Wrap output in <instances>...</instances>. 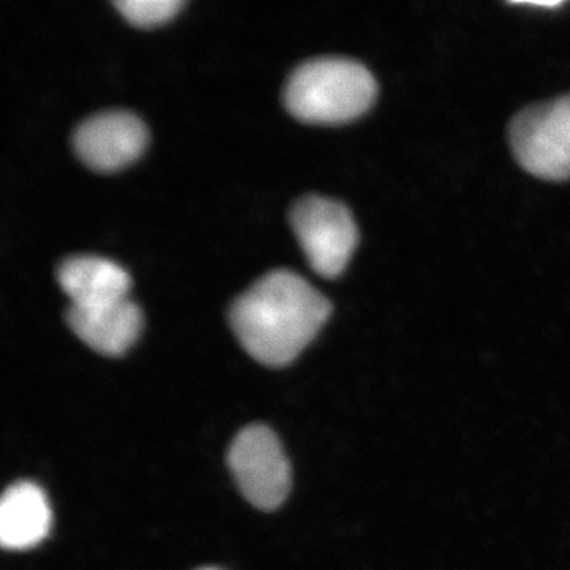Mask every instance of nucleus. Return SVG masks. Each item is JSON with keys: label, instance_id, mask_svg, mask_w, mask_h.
I'll return each instance as SVG.
<instances>
[{"label": "nucleus", "instance_id": "8", "mask_svg": "<svg viewBox=\"0 0 570 570\" xmlns=\"http://www.w3.org/2000/svg\"><path fill=\"white\" fill-rule=\"evenodd\" d=\"M56 277L70 306L92 307L127 298L130 277L115 262L96 255L63 258Z\"/></svg>", "mask_w": 570, "mask_h": 570}, {"label": "nucleus", "instance_id": "3", "mask_svg": "<svg viewBox=\"0 0 570 570\" xmlns=\"http://www.w3.org/2000/svg\"><path fill=\"white\" fill-rule=\"evenodd\" d=\"M288 220L311 268L326 279L340 276L358 243V230L346 205L305 195L292 205Z\"/></svg>", "mask_w": 570, "mask_h": 570}, {"label": "nucleus", "instance_id": "12", "mask_svg": "<svg viewBox=\"0 0 570 570\" xmlns=\"http://www.w3.org/2000/svg\"><path fill=\"white\" fill-rule=\"evenodd\" d=\"M200 570H217V569H200Z\"/></svg>", "mask_w": 570, "mask_h": 570}, {"label": "nucleus", "instance_id": "11", "mask_svg": "<svg viewBox=\"0 0 570 570\" xmlns=\"http://www.w3.org/2000/svg\"><path fill=\"white\" fill-rule=\"evenodd\" d=\"M530 6V7H542V9H557L561 6V2H517V6Z\"/></svg>", "mask_w": 570, "mask_h": 570}, {"label": "nucleus", "instance_id": "1", "mask_svg": "<svg viewBox=\"0 0 570 570\" xmlns=\"http://www.w3.org/2000/svg\"><path fill=\"white\" fill-rule=\"evenodd\" d=\"M332 314V303L288 269L258 277L228 311L243 348L266 366L294 362Z\"/></svg>", "mask_w": 570, "mask_h": 570}, {"label": "nucleus", "instance_id": "10", "mask_svg": "<svg viewBox=\"0 0 570 570\" xmlns=\"http://www.w3.org/2000/svg\"><path fill=\"white\" fill-rule=\"evenodd\" d=\"M112 6L130 24L138 28L163 24L181 9V0H116Z\"/></svg>", "mask_w": 570, "mask_h": 570}, {"label": "nucleus", "instance_id": "4", "mask_svg": "<svg viewBox=\"0 0 570 570\" xmlns=\"http://www.w3.org/2000/svg\"><path fill=\"white\" fill-rule=\"evenodd\" d=\"M510 145L528 174L549 181L570 178V94L521 111Z\"/></svg>", "mask_w": 570, "mask_h": 570}, {"label": "nucleus", "instance_id": "2", "mask_svg": "<svg viewBox=\"0 0 570 570\" xmlns=\"http://www.w3.org/2000/svg\"><path fill=\"white\" fill-rule=\"evenodd\" d=\"M377 85L371 71L347 58L325 56L299 63L284 86V105L298 121H352L373 107Z\"/></svg>", "mask_w": 570, "mask_h": 570}, {"label": "nucleus", "instance_id": "5", "mask_svg": "<svg viewBox=\"0 0 570 570\" xmlns=\"http://www.w3.org/2000/svg\"><path fill=\"white\" fill-rule=\"evenodd\" d=\"M228 466L239 491L262 510L283 505L291 491V464L279 439L264 425L239 431L228 450Z\"/></svg>", "mask_w": 570, "mask_h": 570}, {"label": "nucleus", "instance_id": "6", "mask_svg": "<svg viewBox=\"0 0 570 570\" xmlns=\"http://www.w3.org/2000/svg\"><path fill=\"white\" fill-rule=\"evenodd\" d=\"M148 130L134 112H96L78 124L71 145L78 159L96 171H116L132 164L145 151Z\"/></svg>", "mask_w": 570, "mask_h": 570}, {"label": "nucleus", "instance_id": "9", "mask_svg": "<svg viewBox=\"0 0 570 570\" xmlns=\"http://www.w3.org/2000/svg\"><path fill=\"white\" fill-rule=\"evenodd\" d=\"M47 494L32 482L11 485L0 501V540L3 549L28 550L47 539L51 530Z\"/></svg>", "mask_w": 570, "mask_h": 570}, {"label": "nucleus", "instance_id": "7", "mask_svg": "<svg viewBox=\"0 0 570 570\" xmlns=\"http://www.w3.org/2000/svg\"><path fill=\"white\" fill-rule=\"evenodd\" d=\"M66 322L86 346L99 354L119 356L129 351L141 332L140 307L129 298L92 307L69 306Z\"/></svg>", "mask_w": 570, "mask_h": 570}]
</instances>
